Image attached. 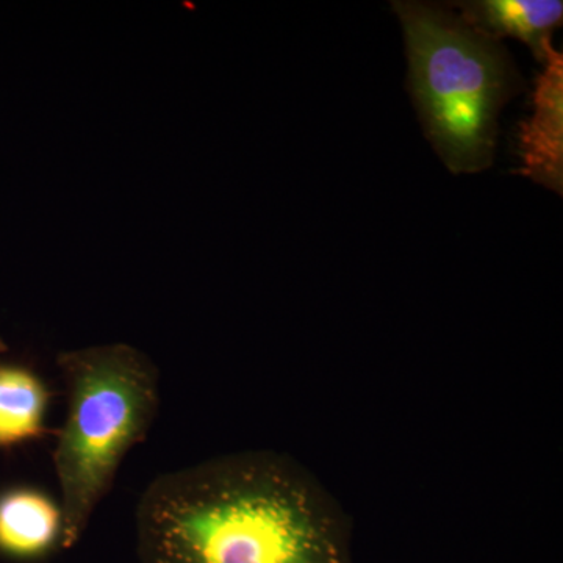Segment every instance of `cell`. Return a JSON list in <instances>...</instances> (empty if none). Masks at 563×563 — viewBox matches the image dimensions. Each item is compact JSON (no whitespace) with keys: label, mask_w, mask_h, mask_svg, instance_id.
I'll return each instance as SVG.
<instances>
[{"label":"cell","mask_w":563,"mask_h":563,"mask_svg":"<svg viewBox=\"0 0 563 563\" xmlns=\"http://www.w3.org/2000/svg\"><path fill=\"white\" fill-rule=\"evenodd\" d=\"M65 550L60 504L35 488L0 495V554L16 561H41Z\"/></svg>","instance_id":"5b68a950"},{"label":"cell","mask_w":563,"mask_h":563,"mask_svg":"<svg viewBox=\"0 0 563 563\" xmlns=\"http://www.w3.org/2000/svg\"><path fill=\"white\" fill-rule=\"evenodd\" d=\"M7 351V344L0 340V354H3V352Z\"/></svg>","instance_id":"ba28073f"},{"label":"cell","mask_w":563,"mask_h":563,"mask_svg":"<svg viewBox=\"0 0 563 563\" xmlns=\"http://www.w3.org/2000/svg\"><path fill=\"white\" fill-rule=\"evenodd\" d=\"M454 5L474 31L499 41L504 36L523 41L539 62L553 44L551 35L563 18L561 0H477Z\"/></svg>","instance_id":"8992f818"},{"label":"cell","mask_w":563,"mask_h":563,"mask_svg":"<svg viewBox=\"0 0 563 563\" xmlns=\"http://www.w3.org/2000/svg\"><path fill=\"white\" fill-rule=\"evenodd\" d=\"M49 398L46 384L32 369L0 365V448L43 435Z\"/></svg>","instance_id":"52a82bcc"},{"label":"cell","mask_w":563,"mask_h":563,"mask_svg":"<svg viewBox=\"0 0 563 563\" xmlns=\"http://www.w3.org/2000/svg\"><path fill=\"white\" fill-rule=\"evenodd\" d=\"M136 539L141 563H351L343 507L274 451L162 474L141 496Z\"/></svg>","instance_id":"6da1fadb"},{"label":"cell","mask_w":563,"mask_h":563,"mask_svg":"<svg viewBox=\"0 0 563 563\" xmlns=\"http://www.w3.org/2000/svg\"><path fill=\"white\" fill-rule=\"evenodd\" d=\"M536 81L531 117L518 132L525 177L548 190L563 192V57L548 46Z\"/></svg>","instance_id":"277c9868"},{"label":"cell","mask_w":563,"mask_h":563,"mask_svg":"<svg viewBox=\"0 0 563 563\" xmlns=\"http://www.w3.org/2000/svg\"><path fill=\"white\" fill-rule=\"evenodd\" d=\"M68 413L54 451L65 550L84 536L125 455L150 432L161 385L154 363L129 344L63 352Z\"/></svg>","instance_id":"3957f363"},{"label":"cell","mask_w":563,"mask_h":563,"mask_svg":"<svg viewBox=\"0 0 563 563\" xmlns=\"http://www.w3.org/2000/svg\"><path fill=\"white\" fill-rule=\"evenodd\" d=\"M393 10L406 38L409 90L433 150L454 174L490 168L499 113L523 85L509 52L443 7L398 0Z\"/></svg>","instance_id":"7a4b0ae2"}]
</instances>
